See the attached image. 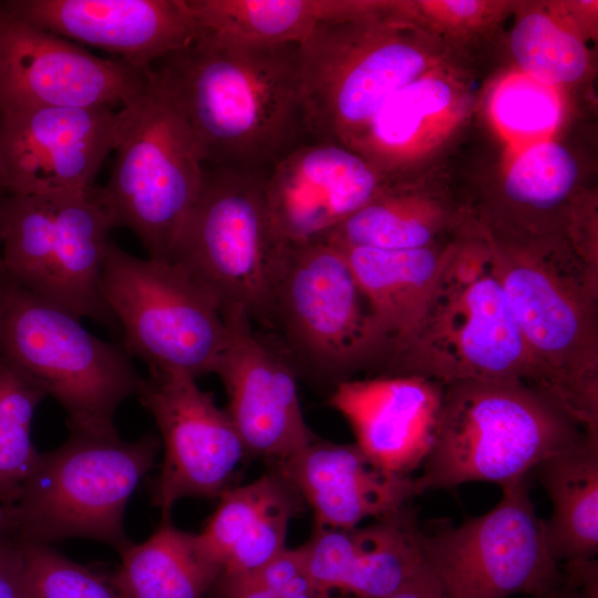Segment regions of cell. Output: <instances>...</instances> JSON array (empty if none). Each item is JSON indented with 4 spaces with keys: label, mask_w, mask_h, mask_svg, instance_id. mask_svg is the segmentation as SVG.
<instances>
[{
    "label": "cell",
    "mask_w": 598,
    "mask_h": 598,
    "mask_svg": "<svg viewBox=\"0 0 598 598\" xmlns=\"http://www.w3.org/2000/svg\"><path fill=\"white\" fill-rule=\"evenodd\" d=\"M298 549L318 587L353 598L388 596L423 566L422 526L410 504L367 526L316 528Z\"/></svg>",
    "instance_id": "21"
},
{
    "label": "cell",
    "mask_w": 598,
    "mask_h": 598,
    "mask_svg": "<svg viewBox=\"0 0 598 598\" xmlns=\"http://www.w3.org/2000/svg\"><path fill=\"white\" fill-rule=\"evenodd\" d=\"M461 85L434 69L393 94L348 147L368 159L391 184L436 145L460 121Z\"/></svg>",
    "instance_id": "22"
},
{
    "label": "cell",
    "mask_w": 598,
    "mask_h": 598,
    "mask_svg": "<svg viewBox=\"0 0 598 598\" xmlns=\"http://www.w3.org/2000/svg\"><path fill=\"white\" fill-rule=\"evenodd\" d=\"M120 554L121 564L111 578L123 598H203L223 573L198 534L168 520Z\"/></svg>",
    "instance_id": "29"
},
{
    "label": "cell",
    "mask_w": 598,
    "mask_h": 598,
    "mask_svg": "<svg viewBox=\"0 0 598 598\" xmlns=\"http://www.w3.org/2000/svg\"><path fill=\"white\" fill-rule=\"evenodd\" d=\"M196 40L239 47L300 44L320 24L374 17L384 1L188 0Z\"/></svg>",
    "instance_id": "25"
},
{
    "label": "cell",
    "mask_w": 598,
    "mask_h": 598,
    "mask_svg": "<svg viewBox=\"0 0 598 598\" xmlns=\"http://www.w3.org/2000/svg\"><path fill=\"white\" fill-rule=\"evenodd\" d=\"M585 430L544 393L518 380L443 385L433 445L420 476L426 491L517 483Z\"/></svg>",
    "instance_id": "4"
},
{
    "label": "cell",
    "mask_w": 598,
    "mask_h": 598,
    "mask_svg": "<svg viewBox=\"0 0 598 598\" xmlns=\"http://www.w3.org/2000/svg\"><path fill=\"white\" fill-rule=\"evenodd\" d=\"M148 71L11 19L0 33V114L45 107L121 110L140 95Z\"/></svg>",
    "instance_id": "14"
},
{
    "label": "cell",
    "mask_w": 598,
    "mask_h": 598,
    "mask_svg": "<svg viewBox=\"0 0 598 598\" xmlns=\"http://www.w3.org/2000/svg\"><path fill=\"white\" fill-rule=\"evenodd\" d=\"M502 493L492 509L458 526L440 519L422 527L423 564L445 598L535 597L561 579L563 565L547 548L529 476Z\"/></svg>",
    "instance_id": "12"
},
{
    "label": "cell",
    "mask_w": 598,
    "mask_h": 598,
    "mask_svg": "<svg viewBox=\"0 0 598 598\" xmlns=\"http://www.w3.org/2000/svg\"><path fill=\"white\" fill-rule=\"evenodd\" d=\"M161 445L154 434L123 441L118 434L72 432L58 448L40 453L9 507L14 537L47 545L90 538L123 551L132 544L124 529L125 508Z\"/></svg>",
    "instance_id": "8"
},
{
    "label": "cell",
    "mask_w": 598,
    "mask_h": 598,
    "mask_svg": "<svg viewBox=\"0 0 598 598\" xmlns=\"http://www.w3.org/2000/svg\"><path fill=\"white\" fill-rule=\"evenodd\" d=\"M10 20L11 18L8 11L6 10L2 1H0V33L6 29Z\"/></svg>",
    "instance_id": "40"
},
{
    "label": "cell",
    "mask_w": 598,
    "mask_h": 598,
    "mask_svg": "<svg viewBox=\"0 0 598 598\" xmlns=\"http://www.w3.org/2000/svg\"><path fill=\"white\" fill-rule=\"evenodd\" d=\"M491 114L505 137L528 145L548 140L561 120L563 105L556 87L518 72L495 87Z\"/></svg>",
    "instance_id": "32"
},
{
    "label": "cell",
    "mask_w": 598,
    "mask_h": 598,
    "mask_svg": "<svg viewBox=\"0 0 598 598\" xmlns=\"http://www.w3.org/2000/svg\"><path fill=\"white\" fill-rule=\"evenodd\" d=\"M54 219L50 283L47 299L79 318L115 323L100 290L104 252L113 227L97 189L51 194Z\"/></svg>",
    "instance_id": "24"
},
{
    "label": "cell",
    "mask_w": 598,
    "mask_h": 598,
    "mask_svg": "<svg viewBox=\"0 0 598 598\" xmlns=\"http://www.w3.org/2000/svg\"><path fill=\"white\" fill-rule=\"evenodd\" d=\"M268 326L283 353L336 384L382 364L386 342L343 251L323 240L282 245Z\"/></svg>",
    "instance_id": "9"
},
{
    "label": "cell",
    "mask_w": 598,
    "mask_h": 598,
    "mask_svg": "<svg viewBox=\"0 0 598 598\" xmlns=\"http://www.w3.org/2000/svg\"><path fill=\"white\" fill-rule=\"evenodd\" d=\"M267 173L205 166L172 257L220 303L268 324L281 245L265 197Z\"/></svg>",
    "instance_id": "11"
},
{
    "label": "cell",
    "mask_w": 598,
    "mask_h": 598,
    "mask_svg": "<svg viewBox=\"0 0 598 598\" xmlns=\"http://www.w3.org/2000/svg\"><path fill=\"white\" fill-rule=\"evenodd\" d=\"M276 468L312 509L317 528L348 529L409 505L426 492L421 477L388 471L355 443L313 441Z\"/></svg>",
    "instance_id": "20"
},
{
    "label": "cell",
    "mask_w": 598,
    "mask_h": 598,
    "mask_svg": "<svg viewBox=\"0 0 598 598\" xmlns=\"http://www.w3.org/2000/svg\"><path fill=\"white\" fill-rule=\"evenodd\" d=\"M484 233L527 350L532 386L585 431H598V275L569 247Z\"/></svg>",
    "instance_id": "2"
},
{
    "label": "cell",
    "mask_w": 598,
    "mask_h": 598,
    "mask_svg": "<svg viewBox=\"0 0 598 598\" xmlns=\"http://www.w3.org/2000/svg\"><path fill=\"white\" fill-rule=\"evenodd\" d=\"M534 471L553 505L545 520L551 557L558 564L597 559L598 431H585Z\"/></svg>",
    "instance_id": "28"
},
{
    "label": "cell",
    "mask_w": 598,
    "mask_h": 598,
    "mask_svg": "<svg viewBox=\"0 0 598 598\" xmlns=\"http://www.w3.org/2000/svg\"><path fill=\"white\" fill-rule=\"evenodd\" d=\"M0 357L65 410L71 432L115 435L114 415L142 377L123 348L89 332L73 312L0 272Z\"/></svg>",
    "instance_id": "6"
},
{
    "label": "cell",
    "mask_w": 598,
    "mask_h": 598,
    "mask_svg": "<svg viewBox=\"0 0 598 598\" xmlns=\"http://www.w3.org/2000/svg\"><path fill=\"white\" fill-rule=\"evenodd\" d=\"M561 565V579L549 590L532 598H598L597 559Z\"/></svg>",
    "instance_id": "35"
},
{
    "label": "cell",
    "mask_w": 598,
    "mask_h": 598,
    "mask_svg": "<svg viewBox=\"0 0 598 598\" xmlns=\"http://www.w3.org/2000/svg\"><path fill=\"white\" fill-rule=\"evenodd\" d=\"M390 185L368 159L346 145L303 143L266 174L274 236L281 246L319 240Z\"/></svg>",
    "instance_id": "17"
},
{
    "label": "cell",
    "mask_w": 598,
    "mask_h": 598,
    "mask_svg": "<svg viewBox=\"0 0 598 598\" xmlns=\"http://www.w3.org/2000/svg\"><path fill=\"white\" fill-rule=\"evenodd\" d=\"M443 385L419 375L347 379L330 405L350 424L355 444L383 468L410 475L433 445Z\"/></svg>",
    "instance_id": "19"
},
{
    "label": "cell",
    "mask_w": 598,
    "mask_h": 598,
    "mask_svg": "<svg viewBox=\"0 0 598 598\" xmlns=\"http://www.w3.org/2000/svg\"><path fill=\"white\" fill-rule=\"evenodd\" d=\"M223 315L228 339L214 373L228 395L226 411L245 451L285 460L316 441L300 408L295 365L255 333L245 311Z\"/></svg>",
    "instance_id": "16"
},
{
    "label": "cell",
    "mask_w": 598,
    "mask_h": 598,
    "mask_svg": "<svg viewBox=\"0 0 598 598\" xmlns=\"http://www.w3.org/2000/svg\"><path fill=\"white\" fill-rule=\"evenodd\" d=\"M23 544L16 537L0 544V598H23Z\"/></svg>",
    "instance_id": "37"
},
{
    "label": "cell",
    "mask_w": 598,
    "mask_h": 598,
    "mask_svg": "<svg viewBox=\"0 0 598 598\" xmlns=\"http://www.w3.org/2000/svg\"><path fill=\"white\" fill-rule=\"evenodd\" d=\"M509 47L523 74L556 89L577 82L588 69L584 40L554 13L533 10L522 14Z\"/></svg>",
    "instance_id": "30"
},
{
    "label": "cell",
    "mask_w": 598,
    "mask_h": 598,
    "mask_svg": "<svg viewBox=\"0 0 598 598\" xmlns=\"http://www.w3.org/2000/svg\"><path fill=\"white\" fill-rule=\"evenodd\" d=\"M409 6L427 13L437 23L451 28L462 29L471 28L478 22L484 21L487 16L489 4L482 1H426L416 2Z\"/></svg>",
    "instance_id": "36"
},
{
    "label": "cell",
    "mask_w": 598,
    "mask_h": 598,
    "mask_svg": "<svg viewBox=\"0 0 598 598\" xmlns=\"http://www.w3.org/2000/svg\"><path fill=\"white\" fill-rule=\"evenodd\" d=\"M113 152L110 177L97 189L113 227L133 231L148 258L171 261L198 197L205 163L152 68L140 95L118 110Z\"/></svg>",
    "instance_id": "5"
},
{
    "label": "cell",
    "mask_w": 598,
    "mask_h": 598,
    "mask_svg": "<svg viewBox=\"0 0 598 598\" xmlns=\"http://www.w3.org/2000/svg\"><path fill=\"white\" fill-rule=\"evenodd\" d=\"M13 20L146 71L197 35L188 0H8Z\"/></svg>",
    "instance_id": "18"
},
{
    "label": "cell",
    "mask_w": 598,
    "mask_h": 598,
    "mask_svg": "<svg viewBox=\"0 0 598 598\" xmlns=\"http://www.w3.org/2000/svg\"><path fill=\"white\" fill-rule=\"evenodd\" d=\"M152 69L187 122L205 166L268 173L308 135L298 44L196 40Z\"/></svg>",
    "instance_id": "1"
},
{
    "label": "cell",
    "mask_w": 598,
    "mask_h": 598,
    "mask_svg": "<svg viewBox=\"0 0 598 598\" xmlns=\"http://www.w3.org/2000/svg\"><path fill=\"white\" fill-rule=\"evenodd\" d=\"M118 110L45 107L0 114V188L83 190L114 151Z\"/></svg>",
    "instance_id": "15"
},
{
    "label": "cell",
    "mask_w": 598,
    "mask_h": 598,
    "mask_svg": "<svg viewBox=\"0 0 598 598\" xmlns=\"http://www.w3.org/2000/svg\"><path fill=\"white\" fill-rule=\"evenodd\" d=\"M44 396L34 381L0 357V502L8 507L18 498L40 455L31 427Z\"/></svg>",
    "instance_id": "31"
},
{
    "label": "cell",
    "mask_w": 598,
    "mask_h": 598,
    "mask_svg": "<svg viewBox=\"0 0 598 598\" xmlns=\"http://www.w3.org/2000/svg\"><path fill=\"white\" fill-rule=\"evenodd\" d=\"M382 598H445V596L436 578L423 564L403 585Z\"/></svg>",
    "instance_id": "38"
},
{
    "label": "cell",
    "mask_w": 598,
    "mask_h": 598,
    "mask_svg": "<svg viewBox=\"0 0 598 598\" xmlns=\"http://www.w3.org/2000/svg\"><path fill=\"white\" fill-rule=\"evenodd\" d=\"M219 498L198 535L223 573L250 571L282 553L290 519L303 503L277 468Z\"/></svg>",
    "instance_id": "23"
},
{
    "label": "cell",
    "mask_w": 598,
    "mask_h": 598,
    "mask_svg": "<svg viewBox=\"0 0 598 598\" xmlns=\"http://www.w3.org/2000/svg\"><path fill=\"white\" fill-rule=\"evenodd\" d=\"M22 544L23 598H123L111 577L66 558L47 544Z\"/></svg>",
    "instance_id": "33"
},
{
    "label": "cell",
    "mask_w": 598,
    "mask_h": 598,
    "mask_svg": "<svg viewBox=\"0 0 598 598\" xmlns=\"http://www.w3.org/2000/svg\"><path fill=\"white\" fill-rule=\"evenodd\" d=\"M14 537L10 508L0 502V544Z\"/></svg>",
    "instance_id": "39"
},
{
    "label": "cell",
    "mask_w": 598,
    "mask_h": 598,
    "mask_svg": "<svg viewBox=\"0 0 598 598\" xmlns=\"http://www.w3.org/2000/svg\"><path fill=\"white\" fill-rule=\"evenodd\" d=\"M383 369L386 375H419L442 385L472 380L532 385L520 330L494 270L488 239L475 224L455 234L419 328Z\"/></svg>",
    "instance_id": "3"
},
{
    "label": "cell",
    "mask_w": 598,
    "mask_h": 598,
    "mask_svg": "<svg viewBox=\"0 0 598 598\" xmlns=\"http://www.w3.org/2000/svg\"><path fill=\"white\" fill-rule=\"evenodd\" d=\"M213 588L216 598H330L310 577L298 547L257 569L221 573Z\"/></svg>",
    "instance_id": "34"
},
{
    "label": "cell",
    "mask_w": 598,
    "mask_h": 598,
    "mask_svg": "<svg viewBox=\"0 0 598 598\" xmlns=\"http://www.w3.org/2000/svg\"><path fill=\"white\" fill-rule=\"evenodd\" d=\"M161 433L164 458L152 498L168 520L185 497H216L227 489L245 447L226 410L196 379L148 370L136 394Z\"/></svg>",
    "instance_id": "13"
},
{
    "label": "cell",
    "mask_w": 598,
    "mask_h": 598,
    "mask_svg": "<svg viewBox=\"0 0 598 598\" xmlns=\"http://www.w3.org/2000/svg\"><path fill=\"white\" fill-rule=\"evenodd\" d=\"M2 270V262H1V258H0V272Z\"/></svg>",
    "instance_id": "41"
},
{
    "label": "cell",
    "mask_w": 598,
    "mask_h": 598,
    "mask_svg": "<svg viewBox=\"0 0 598 598\" xmlns=\"http://www.w3.org/2000/svg\"><path fill=\"white\" fill-rule=\"evenodd\" d=\"M100 290L123 349L148 370L194 379L215 372L228 339L223 309L179 265L137 258L110 239Z\"/></svg>",
    "instance_id": "10"
},
{
    "label": "cell",
    "mask_w": 598,
    "mask_h": 598,
    "mask_svg": "<svg viewBox=\"0 0 598 598\" xmlns=\"http://www.w3.org/2000/svg\"><path fill=\"white\" fill-rule=\"evenodd\" d=\"M298 52L308 135L346 146L437 61L417 28L383 14L320 24Z\"/></svg>",
    "instance_id": "7"
},
{
    "label": "cell",
    "mask_w": 598,
    "mask_h": 598,
    "mask_svg": "<svg viewBox=\"0 0 598 598\" xmlns=\"http://www.w3.org/2000/svg\"><path fill=\"white\" fill-rule=\"evenodd\" d=\"M452 245L453 239L405 250L339 247L386 342L385 361L419 328Z\"/></svg>",
    "instance_id": "26"
},
{
    "label": "cell",
    "mask_w": 598,
    "mask_h": 598,
    "mask_svg": "<svg viewBox=\"0 0 598 598\" xmlns=\"http://www.w3.org/2000/svg\"><path fill=\"white\" fill-rule=\"evenodd\" d=\"M464 206L410 182L392 184L321 239L340 248L405 250L441 244L466 221Z\"/></svg>",
    "instance_id": "27"
}]
</instances>
